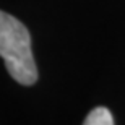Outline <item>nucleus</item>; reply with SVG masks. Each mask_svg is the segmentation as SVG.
Listing matches in <instances>:
<instances>
[{
	"mask_svg": "<svg viewBox=\"0 0 125 125\" xmlns=\"http://www.w3.org/2000/svg\"><path fill=\"white\" fill-rule=\"evenodd\" d=\"M0 57L15 81L31 86L37 80V68L31 51V36L20 20L0 11Z\"/></svg>",
	"mask_w": 125,
	"mask_h": 125,
	"instance_id": "1",
	"label": "nucleus"
},
{
	"mask_svg": "<svg viewBox=\"0 0 125 125\" xmlns=\"http://www.w3.org/2000/svg\"><path fill=\"white\" fill-rule=\"evenodd\" d=\"M83 125H114V119L109 109L106 107H96L88 114Z\"/></svg>",
	"mask_w": 125,
	"mask_h": 125,
	"instance_id": "2",
	"label": "nucleus"
}]
</instances>
